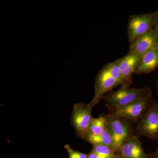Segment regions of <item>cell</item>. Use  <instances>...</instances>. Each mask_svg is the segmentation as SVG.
Instances as JSON below:
<instances>
[{
  "label": "cell",
  "mask_w": 158,
  "mask_h": 158,
  "mask_svg": "<svg viewBox=\"0 0 158 158\" xmlns=\"http://www.w3.org/2000/svg\"><path fill=\"white\" fill-rule=\"evenodd\" d=\"M151 95V90L148 87L131 88L130 86L123 85L116 91L107 93L103 99L110 111L123 107L138 99Z\"/></svg>",
  "instance_id": "1"
},
{
  "label": "cell",
  "mask_w": 158,
  "mask_h": 158,
  "mask_svg": "<svg viewBox=\"0 0 158 158\" xmlns=\"http://www.w3.org/2000/svg\"><path fill=\"white\" fill-rule=\"evenodd\" d=\"M107 128L113 138L115 150L117 153L122 144L135 135L133 123L125 118L108 113L106 114Z\"/></svg>",
  "instance_id": "2"
},
{
  "label": "cell",
  "mask_w": 158,
  "mask_h": 158,
  "mask_svg": "<svg viewBox=\"0 0 158 158\" xmlns=\"http://www.w3.org/2000/svg\"><path fill=\"white\" fill-rule=\"evenodd\" d=\"M136 125L135 133L138 137L158 141V102L153 101Z\"/></svg>",
  "instance_id": "3"
},
{
  "label": "cell",
  "mask_w": 158,
  "mask_h": 158,
  "mask_svg": "<svg viewBox=\"0 0 158 158\" xmlns=\"http://www.w3.org/2000/svg\"><path fill=\"white\" fill-rule=\"evenodd\" d=\"M154 100L152 95L144 97L123 107L110 110L109 113L125 118L133 124H136L143 116Z\"/></svg>",
  "instance_id": "4"
},
{
  "label": "cell",
  "mask_w": 158,
  "mask_h": 158,
  "mask_svg": "<svg viewBox=\"0 0 158 158\" xmlns=\"http://www.w3.org/2000/svg\"><path fill=\"white\" fill-rule=\"evenodd\" d=\"M92 108L88 104L78 103L73 107L71 123L77 135L83 140L86 137L91 122L93 119L91 114Z\"/></svg>",
  "instance_id": "5"
},
{
  "label": "cell",
  "mask_w": 158,
  "mask_h": 158,
  "mask_svg": "<svg viewBox=\"0 0 158 158\" xmlns=\"http://www.w3.org/2000/svg\"><path fill=\"white\" fill-rule=\"evenodd\" d=\"M155 12L135 15L130 16L127 26V34L130 44L154 28Z\"/></svg>",
  "instance_id": "6"
},
{
  "label": "cell",
  "mask_w": 158,
  "mask_h": 158,
  "mask_svg": "<svg viewBox=\"0 0 158 158\" xmlns=\"http://www.w3.org/2000/svg\"><path fill=\"white\" fill-rule=\"evenodd\" d=\"M119 86L115 79L113 78L104 67L99 71L97 75L94 84V94L93 99L88 103L91 108L98 104L101 100L111 90Z\"/></svg>",
  "instance_id": "7"
},
{
  "label": "cell",
  "mask_w": 158,
  "mask_h": 158,
  "mask_svg": "<svg viewBox=\"0 0 158 158\" xmlns=\"http://www.w3.org/2000/svg\"><path fill=\"white\" fill-rule=\"evenodd\" d=\"M158 44V33L153 28L137 40L130 44L128 53L142 57L144 53Z\"/></svg>",
  "instance_id": "8"
},
{
  "label": "cell",
  "mask_w": 158,
  "mask_h": 158,
  "mask_svg": "<svg viewBox=\"0 0 158 158\" xmlns=\"http://www.w3.org/2000/svg\"><path fill=\"white\" fill-rule=\"evenodd\" d=\"M117 153L122 158H149L144 152L139 137L134 135L124 143L118 149Z\"/></svg>",
  "instance_id": "9"
},
{
  "label": "cell",
  "mask_w": 158,
  "mask_h": 158,
  "mask_svg": "<svg viewBox=\"0 0 158 158\" xmlns=\"http://www.w3.org/2000/svg\"><path fill=\"white\" fill-rule=\"evenodd\" d=\"M141 58L128 53L124 56L119 58V69L123 80V85L130 86L133 84L132 77L138 67Z\"/></svg>",
  "instance_id": "10"
},
{
  "label": "cell",
  "mask_w": 158,
  "mask_h": 158,
  "mask_svg": "<svg viewBox=\"0 0 158 158\" xmlns=\"http://www.w3.org/2000/svg\"><path fill=\"white\" fill-rule=\"evenodd\" d=\"M158 68V44L146 52L141 57L135 73L143 74L150 73Z\"/></svg>",
  "instance_id": "11"
},
{
  "label": "cell",
  "mask_w": 158,
  "mask_h": 158,
  "mask_svg": "<svg viewBox=\"0 0 158 158\" xmlns=\"http://www.w3.org/2000/svg\"><path fill=\"white\" fill-rule=\"evenodd\" d=\"M106 127V114H102L97 118H93L88 129L87 135L84 140L87 137L99 135Z\"/></svg>",
  "instance_id": "12"
},
{
  "label": "cell",
  "mask_w": 158,
  "mask_h": 158,
  "mask_svg": "<svg viewBox=\"0 0 158 158\" xmlns=\"http://www.w3.org/2000/svg\"><path fill=\"white\" fill-rule=\"evenodd\" d=\"M84 140L89 142L92 145L103 144L108 146L115 150L113 138L107 127L102 133L99 135L87 137Z\"/></svg>",
  "instance_id": "13"
},
{
  "label": "cell",
  "mask_w": 158,
  "mask_h": 158,
  "mask_svg": "<svg viewBox=\"0 0 158 158\" xmlns=\"http://www.w3.org/2000/svg\"><path fill=\"white\" fill-rule=\"evenodd\" d=\"M91 150L96 154L100 158H122L115 150L103 144L93 145Z\"/></svg>",
  "instance_id": "14"
},
{
  "label": "cell",
  "mask_w": 158,
  "mask_h": 158,
  "mask_svg": "<svg viewBox=\"0 0 158 158\" xmlns=\"http://www.w3.org/2000/svg\"><path fill=\"white\" fill-rule=\"evenodd\" d=\"M119 62L120 59H117L115 61L108 63L104 67L110 75L116 80L118 85L123 86L124 84L119 69Z\"/></svg>",
  "instance_id": "15"
},
{
  "label": "cell",
  "mask_w": 158,
  "mask_h": 158,
  "mask_svg": "<svg viewBox=\"0 0 158 158\" xmlns=\"http://www.w3.org/2000/svg\"><path fill=\"white\" fill-rule=\"evenodd\" d=\"M64 148L68 153L69 158H88V154L74 149L69 144H65Z\"/></svg>",
  "instance_id": "16"
},
{
  "label": "cell",
  "mask_w": 158,
  "mask_h": 158,
  "mask_svg": "<svg viewBox=\"0 0 158 158\" xmlns=\"http://www.w3.org/2000/svg\"><path fill=\"white\" fill-rule=\"evenodd\" d=\"M154 24V28L156 29L158 33V11H155Z\"/></svg>",
  "instance_id": "17"
},
{
  "label": "cell",
  "mask_w": 158,
  "mask_h": 158,
  "mask_svg": "<svg viewBox=\"0 0 158 158\" xmlns=\"http://www.w3.org/2000/svg\"><path fill=\"white\" fill-rule=\"evenodd\" d=\"M88 158H100L98 156L91 150L89 153L88 154Z\"/></svg>",
  "instance_id": "18"
},
{
  "label": "cell",
  "mask_w": 158,
  "mask_h": 158,
  "mask_svg": "<svg viewBox=\"0 0 158 158\" xmlns=\"http://www.w3.org/2000/svg\"><path fill=\"white\" fill-rule=\"evenodd\" d=\"M149 158H158V148L154 152L148 154Z\"/></svg>",
  "instance_id": "19"
},
{
  "label": "cell",
  "mask_w": 158,
  "mask_h": 158,
  "mask_svg": "<svg viewBox=\"0 0 158 158\" xmlns=\"http://www.w3.org/2000/svg\"><path fill=\"white\" fill-rule=\"evenodd\" d=\"M156 85H157V90H158L157 93H158V79L157 81Z\"/></svg>",
  "instance_id": "20"
}]
</instances>
